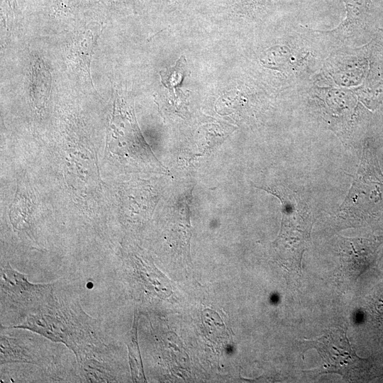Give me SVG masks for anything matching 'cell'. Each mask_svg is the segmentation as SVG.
Masks as SVG:
<instances>
[{
	"label": "cell",
	"mask_w": 383,
	"mask_h": 383,
	"mask_svg": "<svg viewBox=\"0 0 383 383\" xmlns=\"http://www.w3.org/2000/svg\"><path fill=\"white\" fill-rule=\"evenodd\" d=\"M11 328L29 330L62 343L75 357L107 346L96 320L82 309L77 299L60 294L55 289L35 311Z\"/></svg>",
	"instance_id": "cell-1"
},
{
	"label": "cell",
	"mask_w": 383,
	"mask_h": 383,
	"mask_svg": "<svg viewBox=\"0 0 383 383\" xmlns=\"http://www.w3.org/2000/svg\"><path fill=\"white\" fill-rule=\"evenodd\" d=\"M276 196L282 206V224L273 242L277 259L287 270L301 274L304 252L311 241L314 221L312 212L300 194L284 186L260 187Z\"/></svg>",
	"instance_id": "cell-2"
},
{
	"label": "cell",
	"mask_w": 383,
	"mask_h": 383,
	"mask_svg": "<svg viewBox=\"0 0 383 383\" xmlns=\"http://www.w3.org/2000/svg\"><path fill=\"white\" fill-rule=\"evenodd\" d=\"M316 348L326 372H335L346 379H362L370 368L367 359L360 358L353 350L342 328H331L316 340H309Z\"/></svg>",
	"instance_id": "cell-3"
},
{
	"label": "cell",
	"mask_w": 383,
	"mask_h": 383,
	"mask_svg": "<svg viewBox=\"0 0 383 383\" xmlns=\"http://www.w3.org/2000/svg\"><path fill=\"white\" fill-rule=\"evenodd\" d=\"M53 284L30 282L9 263L1 267V300L25 316L35 311L53 294Z\"/></svg>",
	"instance_id": "cell-4"
},
{
	"label": "cell",
	"mask_w": 383,
	"mask_h": 383,
	"mask_svg": "<svg viewBox=\"0 0 383 383\" xmlns=\"http://www.w3.org/2000/svg\"><path fill=\"white\" fill-rule=\"evenodd\" d=\"M124 267L126 277L138 296L162 299L172 293L169 280L146 256L138 252L129 253Z\"/></svg>",
	"instance_id": "cell-5"
},
{
	"label": "cell",
	"mask_w": 383,
	"mask_h": 383,
	"mask_svg": "<svg viewBox=\"0 0 383 383\" xmlns=\"http://www.w3.org/2000/svg\"><path fill=\"white\" fill-rule=\"evenodd\" d=\"M380 242L374 238H343L339 242L341 267L350 277H357L373 262Z\"/></svg>",
	"instance_id": "cell-6"
},
{
	"label": "cell",
	"mask_w": 383,
	"mask_h": 383,
	"mask_svg": "<svg viewBox=\"0 0 383 383\" xmlns=\"http://www.w3.org/2000/svg\"><path fill=\"white\" fill-rule=\"evenodd\" d=\"M1 364L29 363L42 367L45 355L31 340L12 333H1Z\"/></svg>",
	"instance_id": "cell-7"
},
{
	"label": "cell",
	"mask_w": 383,
	"mask_h": 383,
	"mask_svg": "<svg viewBox=\"0 0 383 383\" xmlns=\"http://www.w3.org/2000/svg\"><path fill=\"white\" fill-rule=\"evenodd\" d=\"M108 347L77 357L80 374L87 382H109L116 379Z\"/></svg>",
	"instance_id": "cell-8"
},
{
	"label": "cell",
	"mask_w": 383,
	"mask_h": 383,
	"mask_svg": "<svg viewBox=\"0 0 383 383\" xmlns=\"http://www.w3.org/2000/svg\"><path fill=\"white\" fill-rule=\"evenodd\" d=\"M138 316L135 314L133 324L127 334L126 344L128 349V357L132 379L134 382H144L143 367L138 346L137 328Z\"/></svg>",
	"instance_id": "cell-9"
},
{
	"label": "cell",
	"mask_w": 383,
	"mask_h": 383,
	"mask_svg": "<svg viewBox=\"0 0 383 383\" xmlns=\"http://www.w3.org/2000/svg\"><path fill=\"white\" fill-rule=\"evenodd\" d=\"M187 61L184 56L172 67L160 72L162 84L168 89L178 87L183 81L186 71Z\"/></svg>",
	"instance_id": "cell-10"
},
{
	"label": "cell",
	"mask_w": 383,
	"mask_h": 383,
	"mask_svg": "<svg viewBox=\"0 0 383 383\" xmlns=\"http://www.w3.org/2000/svg\"><path fill=\"white\" fill-rule=\"evenodd\" d=\"M374 310L378 320L383 323V294L378 297L374 303Z\"/></svg>",
	"instance_id": "cell-11"
}]
</instances>
